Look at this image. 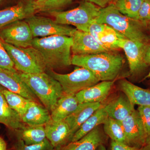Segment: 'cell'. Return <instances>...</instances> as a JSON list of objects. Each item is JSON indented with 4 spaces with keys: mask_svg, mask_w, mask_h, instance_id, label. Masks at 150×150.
Returning <instances> with one entry per match:
<instances>
[{
    "mask_svg": "<svg viewBox=\"0 0 150 150\" xmlns=\"http://www.w3.org/2000/svg\"><path fill=\"white\" fill-rule=\"evenodd\" d=\"M124 58L115 50L85 55H74L71 64L91 71L99 81H114L122 70Z\"/></svg>",
    "mask_w": 150,
    "mask_h": 150,
    "instance_id": "obj_1",
    "label": "cell"
},
{
    "mask_svg": "<svg viewBox=\"0 0 150 150\" xmlns=\"http://www.w3.org/2000/svg\"><path fill=\"white\" fill-rule=\"evenodd\" d=\"M73 38L53 35L35 38L32 46L43 56L47 70L61 69L71 65V56Z\"/></svg>",
    "mask_w": 150,
    "mask_h": 150,
    "instance_id": "obj_2",
    "label": "cell"
},
{
    "mask_svg": "<svg viewBox=\"0 0 150 150\" xmlns=\"http://www.w3.org/2000/svg\"><path fill=\"white\" fill-rule=\"evenodd\" d=\"M94 22L108 25L129 40L149 43L150 37L146 32V26L139 21L121 13L112 3L100 8Z\"/></svg>",
    "mask_w": 150,
    "mask_h": 150,
    "instance_id": "obj_3",
    "label": "cell"
},
{
    "mask_svg": "<svg viewBox=\"0 0 150 150\" xmlns=\"http://www.w3.org/2000/svg\"><path fill=\"white\" fill-rule=\"evenodd\" d=\"M20 76L47 110L51 112L64 94L60 83L48 74L18 72Z\"/></svg>",
    "mask_w": 150,
    "mask_h": 150,
    "instance_id": "obj_4",
    "label": "cell"
},
{
    "mask_svg": "<svg viewBox=\"0 0 150 150\" xmlns=\"http://www.w3.org/2000/svg\"><path fill=\"white\" fill-rule=\"evenodd\" d=\"M4 45L17 71L38 74L45 72L47 70L43 56L32 46L18 48L4 42Z\"/></svg>",
    "mask_w": 150,
    "mask_h": 150,
    "instance_id": "obj_5",
    "label": "cell"
},
{
    "mask_svg": "<svg viewBox=\"0 0 150 150\" xmlns=\"http://www.w3.org/2000/svg\"><path fill=\"white\" fill-rule=\"evenodd\" d=\"M101 8L93 3L84 1L77 7L70 10L54 11L49 13L59 24L73 25L78 30L94 22L98 16Z\"/></svg>",
    "mask_w": 150,
    "mask_h": 150,
    "instance_id": "obj_6",
    "label": "cell"
},
{
    "mask_svg": "<svg viewBox=\"0 0 150 150\" xmlns=\"http://www.w3.org/2000/svg\"><path fill=\"white\" fill-rule=\"evenodd\" d=\"M48 74L59 82L67 94H76L100 81L91 71L81 67H76L69 74H58L53 70H49Z\"/></svg>",
    "mask_w": 150,
    "mask_h": 150,
    "instance_id": "obj_7",
    "label": "cell"
},
{
    "mask_svg": "<svg viewBox=\"0 0 150 150\" xmlns=\"http://www.w3.org/2000/svg\"><path fill=\"white\" fill-rule=\"evenodd\" d=\"M24 20L29 25L34 38L53 35L72 37L77 30L68 25L59 24L45 17L33 15Z\"/></svg>",
    "mask_w": 150,
    "mask_h": 150,
    "instance_id": "obj_8",
    "label": "cell"
},
{
    "mask_svg": "<svg viewBox=\"0 0 150 150\" xmlns=\"http://www.w3.org/2000/svg\"><path fill=\"white\" fill-rule=\"evenodd\" d=\"M148 44L125 38L118 44L119 48L123 49L125 52L129 63L130 74L132 76H140L149 66L145 59Z\"/></svg>",
    "mask_w": 150,
    "mask_h": 150,
    "instance_id": "obj_9",
    "label": "cell"
},
{
    "mask_svg": "<svg viewBox=\"0 0 150 150\" xmlns=\"http://www.w3.org/2000/svg\"><path fill=\"white\" fill-rule=\"evenodd\" d=\"M0 38L5 43L18 47H31L34 38L25 20H19L0 29Z\"/></svg>",
    "mask_w": 150,
    "mask_h": 150,
    "instance_id": "obj_10",
    "label": "cell"
},
{
    "mask_svg": "<svg viewBox=\"0 0 150 150\" xmlns=\"http://www.w3.org/2000/svg\"><path fill=\"white\" fill-rule=\"evenodd\" d=\"M80 30L88 33L105 48L110 51L119 49L120 41L126 38L112 27L104 23L93 22Z\"/></svg>",
    "mask_w": 150,
    "mask_h": 150,
    "instance_id": "obj_11",
    "label": "cell"
},
{
    "mask_svg": "<svg viewBox=\"0 0 150 150\" xmlns=\"http://www.w3.org/2000/svg\"><path fill=\"white\" fill-rule=\"evenodd\" d=\"M121 122L125 132L126 145L141 148L147 144L142 121L137 110Z\"/></svg>",
    "mask_w": 150,
    "mask_h": 150,
    "instance_id": "obj_12",
    "label": "cell"
},
{
    "mask_svg": "<svg viewBox=\"0 0 150 150\" xmlns=\"http://www.w3.org/2000/svg\"><path fill=\"white\" fill-rule=\"evenodd\" d=\"M37 12L36 1L20 2L15 5L0 10V29L14 22L22 20Z\"/></svg>",
    "mask_w": 150,
    "mask_h": 150,
    "instance_id": "obj_13",
    "label": "cell"
},
{
    "mask_svg": "<svg viewBox=\"0 0 150 150\" xmlns=\"http://www.w3.org/2000/svg\"><path fill=\"white\" fill-rule=\"evenodd\" d=\"M0 85L9 91L40 103L39 100L20 77L18 72H13L0 68Z\"/></svg>",
    "mask_w": 150,
    "mask_h": 150,
    "instance_id": "obj_14",
    "label": "cell"
},
{
    "mask_svg": "<svg viewBox=\"0 0 150 150\" xmlns=\"http://www.w3.org/2000/svg\"><path fill=\"white\" fill-rule=\"evenodd\" d=\"M72 38L71 52L74 55H88L110 51L102 46L88 33L77 29Z\"/></svg>",
    "mask_w": 150,
    "mask_h": 150,
    "instance_id": "obj_15",
    "label": "cell"
},
{
    "mask_svg": "<svg viewBox=\"0 0 150 150\" xmlns=\"http://www.w3.org/2000/svg\"><path fill=\"white\" fill-rule=\"evenodd\" d=\"M46 137L55 150H60L71 142L70 129L64 121H51L44 125Z\"/></svg>",
    "mask_w": 150,
    "mask_h": 150,
    "instance_id": "obj_16",
    "label": "cell"
},
{
    "mask_svg": "<svg viewBox=\"0 0 150 150\" xmlns=\"http://www.w3.org/2000/svg\"><path fill=\"white\" fill-rule=\"evenodd\" d=\"M102 105L100 103H79L76 110L64 120L69 128L71 139L81 125Z\"/></svg>",
    "mask_w": 150,
    "mask_h": 150,
    "instance_id": "obj_17",
    "label": "cell"
},
{
    "mask_svg": "<svg viewBox=\"0 0 150 150\" xmlns=\"http://www.w3.org/2000/svg\"><path fill=\"white\" fill-rule=\"evenodd\" d=\"M114 81H104L85 89L76 94L79 103H100L109 95Z\"/></svg>",
    "mask_w": 150,
    "mask_h": 150,
    "instance_id": "obj_18",
    "label": "cell"
},
{
    "mask_svg": "<svg viewBox=\"0 0 150 150\" xmlns=\"http://www.w3.org/2000/svg\"><path fill=\"white\" fill-rule=\"evenodd\" d=\"M106 137L99 126L81 138L71 142L60 150H96L99 146L104 144Z\"/></svg>",
    "mask_w": 150,
    "mask_h": 150,
    "instance_id": "obj_19",
    "label": "cell"
},
{
    "mask_svg": "<svg viewBox=\"0 0 150 150\" xmlns=\"http://www.w3.org/2000/svg\"><path fill=\"white\" fill-rule=\"evenodd\" d=\"M108 117L122 121L136 110L126 95H121L103 105Z\"/></svg>",
    "mask_w": 150,
    "mask_h": 150,
    "instance_id": "obj_20",
    "label": "cell"
},
{
    "mask_svg": "<svg viewBox=\"0 0 150 150\" xmlns=\"http://www.w3.org/2000/svg\"><path fill=\"white\" fill-rule=\"evenodd\" d=\"M121 91L134 105L150 106V90L142 88L131 83L125 79L119 82Z\"/></svg>",
    "mask_w": 150,
    "mask_h": 150,
    "instance_id": "obj_21",
    "label": "cell"
},
{
    "mask_svg": "<svg viewBox=\"0 0 150 150\" xmlns=\"http://www.w3.org/2000/svg\"><path fill=\"white\" fill-rule=\"evenodd\" d=\"M21 119L25 124L30 126H44L51 120L50 111L40 103L32 100Z\"/></svg>",
    "mask_w": 150,
    "mask_h": 150,
    "instance_id": "obj_22",
    "label": "cell"
},
{
    "mask_svg": "<svg viewBox=\"0 0 150 150\" xmlns=\"http://www.w3.org/2000/svg\"><path fill=\"white\" fill-rule=\"evenodd\" d=\"M0 123L16 131L26 126L20 115L11 108L0 88Z\"/></svg>",
    "mask_w": 150,
    "mask_h": 150,
    "instance_id": "obj_23",
    "label": "cell"
},
{
    "mask_svg": "<svg viewBox=\"0 0 150 150\" xmlns=\"http://www.w3.org/2000/svg\"><path fill=\"white\" fill-rule=\"evenodd\" d=\"M79 104L76 94L64 93L51 112V120L54 121H64L76 110Z\"/></svg>",
    "mask_w": 150,
    "mask_h": 150,
    "instance_id": "obj_24",
    "label": "cell"
},
{
    "mask_svg": "<svg viewBox=\"0 0 150 150\" xmlns=\"http://www.w3.org/2000/svg\"><path fill=\"white\" fill-rule=\"evenodd\" d=\"M108 117L103 105L81 125L73 136L71 142H75L79 140L97 126L103 124Z\"/></svg>",
    "mask_w": 150,
    "mask_h": 150,
    "instance_id": "obj_25",
    "label": "cell"
},
{
    "mask_svg": "<svg viewBox=\"0 0 150 150\" xmlns=\"http://www.w3.org/2000/svg\"><path fill=\"white\" fill-rule=\"evenodd\" d=\"M14 131L17 139L22 140L26 145L40 144L46 139L44 126L26 125Z\"/></svg>",
    "mask_w": 150,
    "mask_h": 150,
    "instance_id": "obj_26",
    "label": "cell"
},
{
    "mask_svg": "<svg viewBox=\"0 0 150 150\" xmlns=\"http://www.w3.org/2000/svg\"><path fill=\"white\" fill-rule=\"evenodd\" d=\"M0 88L11 108L16 111L21 118L27 111L31 100L2 86L0 87Z\"/></svg>",
    "mask_w": 150,
    "mask_h": 150,
    "instance_id": "obj_27",
    "label": "cell"
},
{
    "mask_svg": "<svg viewBox=\"0 0 150 150\" xmlns=\"http://www.w3.org/2000/svg\"><path fill=\"white\" fill-rule=\"evenodd\" d=\"M103 125L105 134L112 141L126 144V136L121 121L108 117Z\"/></svg>",
    "mask_w": 150,
    "mask_h": 150,
    "instance_id": "obj_28",
    "label": "cell"
},
{
    "mask_svg": "<svg viewBox=\"0 0 150 150\" xmlns=\"http://www.w3.org/2000/svg\"><path fill=\"white\" fill-rule=\"evenodd\" d=\"M143 1L144 0H117L112 4L121 13L130 18L137 20Z\"/></svg>",
    "mask_w": 150,
    "mask_h": 150,
    "instance_id": "obj_29",
    "label": "cell"
},
{
    "mask_svg": "<svg viewBox=\"0 0 150 150\" xmlns=\"http://www.w3.org/2000/svg\"><path fill=\"white\" fill-rule=\"evenodd\" d=\"M74 0H44L36 1L37 12L57 11L70 4Z\"/></svg>",
    "mask_w": 150,
    "mask_h": 150,
    "instance_id": "obj_30",
    "label": "cell"
},
{
    "mask_svg": "<svg viewBox=\"0 0 150 150\" xmlns=\"http://www.w3.org/2000/svg\"><path fill=\"white\" fill-rule=\"evenodd\" d=\"M14 150H55L47 138L40 144L26 145L22 140L17 139L14 145Z\"/></svg>",
    "mask_w": 150,
    "mask_h": 150,
    "instance_id": "obj_31",
    "label": "cell"
},
{
    "mask_svg": "<svg viewBox=\"0 0 150 150\" xmlns=\"http://www.w3.org/2000/svg\"><path fill=\"white\" fill-rule=\"evenodd\" d=\"M137 110L142 121L148 144L150 142V106H139Z\"/></svg>",
    "mask_w": 150,
    "mask_h": 150,
    "instance_id": "obj_32",
    "label": "cell"
},
{
    "mask_svg": "<svg viewBox=\"0 0 150 150\" xmlns=\"http://www.w3.org/2000/svg\"><path fill=\"white\" fill-rule=\"evenodd\" d=\"M0 68L17 72L14 65L4 45V41L0 38Z\"/></svg>",
    "mask_w": 150,
    "mask_h": 150,
    "instance_id": "obj_33",
    "label": "cell"
},
{
    "mask_svg": "<svg viewBox=\"0 0 150 150\" xmlns=\"http://www.w3.org/2000/svg\"><path fill=\"white\" fill-rule=\"evenodd\" d=\"M137 20L146 26L150 21V0H144L139 11Z\"/></svg>",
    "mask_w": 150,
    "mask_h": 150,
    "instance_id": "obj_34",
    "label": "cell"
},
{
    "mask_svg": "<svg viewBox=\"0 0 150 150\" xmlns=\"http://www.w3.org/2000/svg\"><path fill=\"white\" fill-rule=\"evenodd\" d=\"M111 150H150L148 145L143 147L139 148L135 147L130 146L125 144L114 142L111 140L110 143Z\"/></svg>",
    "mask_w": 150,
    "mask_h": 150,
    "instance_id": "obj_35",
    "label": "cell"
},
{
    "mask_svg": "<svg viewBox=\"0 0 150 150\" xmlns=\"http://www.w3.org/2000/svg\"><path fill=\"white\" fill-rule=\"evenodd\" d=\"M84 1L93 3L101 8H103L108 5L109 4H111V2L113 1L114 0H84Z\"/></svg>",
    "mask_w": 150,
    "mask_h": 150,
    "instance_id": "obj_36",
    "label": "cell"
},
{
    "mask_svg": "<svg viewBox=\"0 0 150 150\" xmlns=\"http://www.w3.org/2000/svg\"><path fill=\"white\" fill-rule=\"evenodd\" d=\"M145 59L146 62L150 66V44H147L146 48V53H145Z\"/></svg>",
    "mask_w": 150,
    "mask_h": 150,
    "instance_id": "obj_37",
    "label": "cell"
},
{
    "mask_svg": "<svg viewBox=\"0 0 150 150\" xmlns=\"http://www.w3.org/2000/svg\"><path fill=\"white\" fill-rule=\"evenodd\" d=\"M6 143L4 140L0 137V150H6Z\"/></svg>",
    "mask_w": 150,
    "mask_h": 150,
    "instance_id": "obj_38",
    "label": "cell"
},
{
    "mask_svg": "<svg viewBox=\"0 0 150 150\" xmlns=\"http://www.w3.org/2000/svg\"><path fill=\"white\" fill-rule=\"evenodd\" d=\"M96 150H107L104 144H102L99 146L97 149Z\"/></svg>",
    "mask_w": 150,
    "mask_h": 150,
    "instance_id": "obj_39",
    "label": "cell"
},
{
    "mask_svg": "<svg viewBox=\"0 0 150 150\" xmlns=\"http://www.w3.org/2000/svg\"><path fill=\"white\" fill-rule=\"evenodd\" d=\"M146 28L150 32V21L146 24Z\"/></svg>",
    "mask_w": 150,
    "mask_h": 150,
    "instance_id": "obj_40",
    "label": "cell"
},
{
    "mask_svg": "<svg viewBox=\"0 0 150 150\" xmlns=\"http://www.w3.org/2000/svg\"><path fill=\"white\" fill-rule=\"evenodd\" d=\"M4 1L5 0H0V5L2 4V3L4 2Z\"/></svg>",
    "mask_w": 150,
    "mask_h": 150,
    "instance_id": "obj_41",
    "label": "cell"
},
{
    "mask_svg": "<svg viewBox=\"0 0 150 150\" xmlns=\"http://www.w3.org/2000/svg\"><path fill=\"white\" fill-rule=\"evenodd\" d=\"M31 1H44V0H31Z\"/></svg>",
    "mask_w": 150,
    "mask_h": 150,
    "instance_id": "obj_42",
    "label": "cell"
},
{
    "mask_svg": "<svg viewBox=\"0 0 150 150\" xmlns=\"http://www.w3.org/2000/svg\"><path fill=\"white\" fill-rule=\"evenodd\" d=\"M148 145V146H149V147L150 149V142L149 143V144H147Z\"/></svg>",
    "mask_w": 150,
    "mask_h": 150,
    "instance_id": "obj_43",
    "label": "cell"
},
{
    "mask_svg": "<svg viewBox=\"0 0 150 150\" xmlns=\"http://www.w3.org/2000/svg\"><path fill=\"white\" fill-rule=\"evenodd\" d=\"M148 77H150V72L149 73V75L148 76Z\"/></svg>",
    "mask_w": 150,
    "mask_h": 150,
    "instance_id": "obj_44",
    "label": "cell"
},
{
    "mask_svg": "<svg viewBox=\"0 0 150 150\" xmlns=\"http://www.w3.org/2000/svg\"><path fill=\"white\" fill-rule=\"evenodd\" d=\"M117 0H114V1H113V2H115V1H117Z\"/></svg>",
    "mask_w": 150,
    "mask_h": 150,
    "instance_id": "obj_45",
    "label": "cell"
},
{
    "mask_svg": "<svg viewBox=\"0 0 150 150\" xmlns=\"http://www.w3.org/2000/svg\"><path fill=\"white\" fill-rule=\"evenodd\" d=\"M149 77H150V76Z\"/></svg>",
    "mask_w": 150,
    "mask_h": 150,
    "instance_id": "obj_46",
    "label": "cell"
},
{
    "mask_svg": "<svg viewBox=\"0 0 150 150\" xmlns=\"http://www.w3.org/2000/svg\"></svg>",
    "mask_w": 150,
    "mask_h": 150,
    "instance_id": "obj_47",
    "label": "cell"
}]
</instances>
